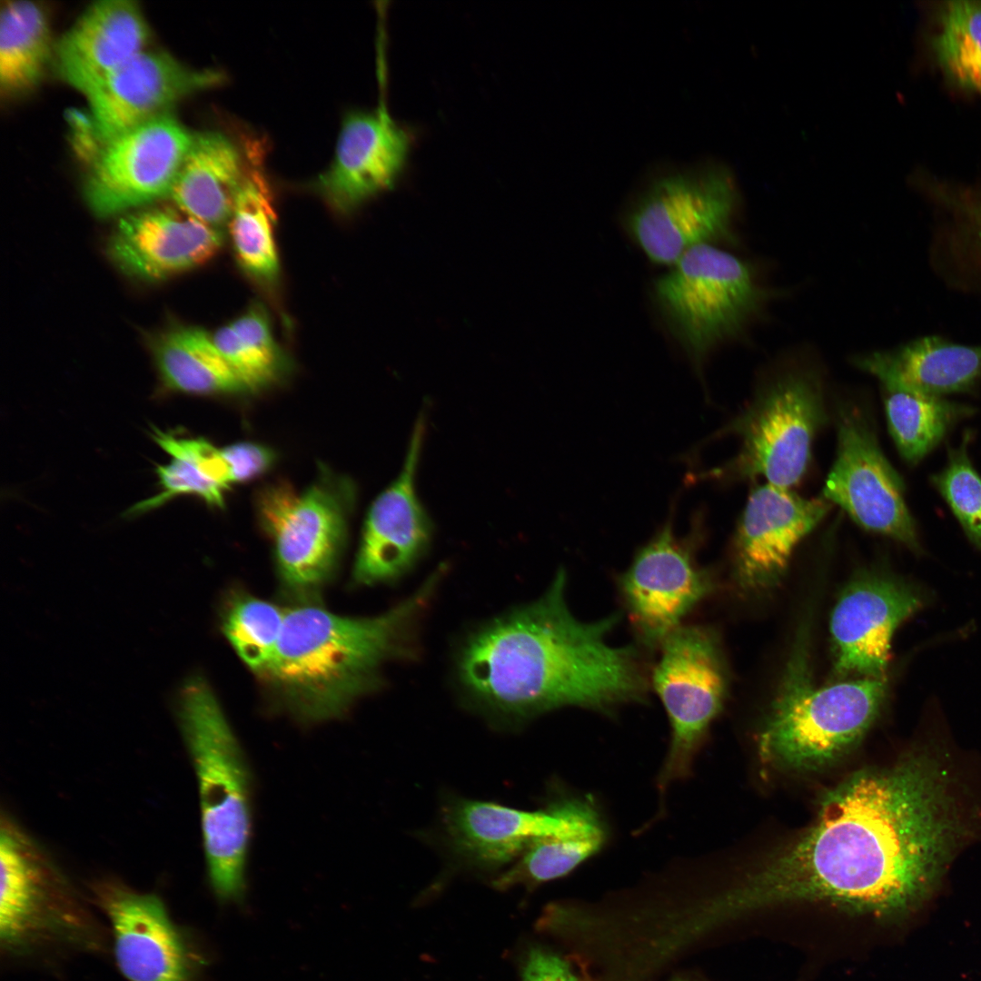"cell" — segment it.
<instances>
[{
	"label": "cell",
	"mask_w": 981,
	"mask_h": 981,
	"mask_svg": "<svg viewBox=\"0 0 981 981\" xmlns=\"http://www.w3.org/2000/svg\"><path fill=\"white\" fill-rule=\"evenodd\" d=\"M961 830L946 777L929 756L863 771L829 792L813 826L714 902L719 918L795 901L895 917L936 882Z\"/></svg>",
	"instance_id": "cell-1"
},
{
	"label": "cell",
	"mask_w": 981,
	"mask_h": 981,
	"mask_svg": "<svg viewBox=\"0 0 981 981\" xmlns=\"http://www.w3.org/2000/svg\"><path fill=\"white\" fill-rule=\"evenodd\" d=\"M560 570L536 600L471 634L458 657V679L485 711L521 720L574 706L611 712L646 698L649 680L633 646L610 645L619 617L584 621L567 603Z\"/></svg>",
	"instance_id": "cell-2"
},
{
	"label": "cell",
	"mask_w": 981,
	"mask_h": 981,
	"mask_svg": "<svg viewBox=\"0 0 981 981\" xmlns=\"http://www.w3.org/2000/svg\"><path fill=\"white\" fill-rule=\"evenodd\" d=\"M444 569L375 617H343L316 606L290 609L262 674L298 717L319 721L341 715L357 698L378 688L386 661L416 654L420 621Z\"/></svg>",
	"instance_id": "cell-3"
},
{
	"label": "cell",
	"mask_w": 981,
	"mask_h": 981,
	"mask_svg": "<svg viewBox=\"0 0 981 981\" xmlns=\"http://www.w3.org/2000/svg\"><path fill=\"white\" fill-rule=\"evenodd\" d=\"M177 690L178 719L198 779L211 884L221 900L238 901L250 836L249 772L209 683L193 676Z\"/></svg>",
	"instance_id": "cell-4"
},
{
	"label": "cell",
	"mask_w": 981,
	"mask_h": 981,
	"mask_svg": "<svg viewBox=\"0 0 981 981\" xmlns=\"http://www.w3.org/2000/svg\"><path fill=\"white\" fill-rule=\"evenodd\" d=\"M887 680L858 678L813 684L805 641H798L759 737L762 756L789 768H819L855 744L884 703Z\"/></svg>",
	"instance_id": "cell-5"
},
{
	"label": "cell",
	"mask_w": 981,
	"mask_h": 981,
	"mask_svg": "<svg viewBox=\"0 0 981 981\" xmlns=\"http://www.w3.org/2000/svg\"><path fill=\"white\" fill-rule=\"evenodd\" d=\"M827 421L819 372L801 364L782 368L723 429L738 437L741 446L708 476L733 481L763 477L768 483L791 489L804 477L814 438Z\"/></svg>",
	"instance_id": "cell-6"
},
{
	"label": "cell",
	"mask_w": 981,
	"mask_h": 981,
	"mask_svg": "<svg viewBox=\"0 0 981 981\" xmlns=\"http://www.w3.org/2000/svg\"><path fill=\"white\" fill-rule=\"evenodd\" d=\"M670 332L697 363L738 335L767 299L748 263L714 244L689 250L653 284Z\"/></svg>",
	"instance_id": "cell-7"
},
{
	"label": "cell",
	"mask_w": 981,
	"mask_h": 981,
	"mask_svg": "<svg viewBox=\"0 0 981 981\" xmlns=\"http://www.w3.org/2000/svg\"><path fill=\"white\" fill-rule=\"evenodd\" d=\"M659 647L651 680L671 728L657 779L659 790L665 792L690 775L698 749L723 705L727 675L718 639L704 626H680Z\"/></svg>",
	"instance_id": "cell-8"
},
{
	"label": "cell",
	"mask_w": 981,
	"mask_h": 981,
	"mask_svg": "<svg viewBox=\"0 0 981 981\" xmlns=\"http://www.w3.org/2000/svg\"><path fill=\"white\" fill-rule=\"evenodd\" d=\"M738 199L725 168L670 174L640 197L627 216V229L650 262L670 267L691 248L731 234Z\"/></svg>",
	"instance_id": "cell-9"
},
{
	"label": "cell",
	"mask_w": 981,
	"mask_h": 981,
	"mask_svg": "<svg viewBox=\"0 0 981 981\" xmlns=\"http://www.w3.org/2000/svg\"><path fill=\"white\" fill-rule=\"evenodd\" d=\"M670 515L635 554L619 579L626 611L640 642L659 647L709 593L711 580L696 560L701 515L685 536L674 530Z\"/></svg>",
	"instance_id": "cell-10"
},
{
	"label": "cell",
	"mask_w": 981,
	"mask_h": 981,
	"mask_svg": "<svg viewBox=\"0 0 981 981\" xmlns=\"http://www.w3.org/2000/svg\"><path fill=\"white\" fill-rule=\"evenodd\" d=\"M352 494L349 485L329 481L302 492L282 482L262 490L258 516L287 584L311 588L332 573L344 544Z\"/></svg>",
	"instance_id": "cell-11"
},
{
	"label": "cell",
	"mask_w": 981,
	"mask_h": 981,
	"mask_svg": "<svg viewBox=\"0 0 981 981\" xmlns=\"http://www.w3.org/2000/svg\"><path fill=\"white\" fill-rule=\"evenodd\" d=\"M822 496L858 526L919 550L902 479L883 454L876 433L857 407L842 406L837 418V453Z\"/></svg>",
	"instance_id": "cell-12"
},
{
	"label": "cell",
	"mask_w": 981,
	"mask_h": 981,
	"mask_svg": "<svg viewBox=\"0 0 981 981\" xmlns=\"http://www.w3.org/2000/svg\"><path fill=\"white\" fill-rule=\"evenodd\" d=\"M193 134L166 114L96 147L84 186L90 208L106 217L169 196Z\"/></svg>",
	"instance_id": "cell-13"
},
{
	"label": "cell",
	"mask_w": 981,
	"mask_h": 981,
	"mask_svg": "<svg viewBox=\"0 0 981 981\" xmlns=\"http://www.w3.org/2000/svg\"><path fill=\"white\" fill-rule=\"evenodd\" d=\"M447 843L477 869H495L518 858L533 840L597 832L602 824L589 799L560 798L535 811L491 802L451 799L443 811Z\"/></svg>",
	"instance_id": "cell-14"
},
{
	"label": "cell",
	"mask_w": 981,
	"mask_h": 981,
	"mask_svg": "<svg viewBox=\"0 0 981 981\" xmlns=\"http://www.w3.org/2000/svg\"><path fill=\"white\" fill-rule=\"evenodd\" d=\"M0 939L8 952L86 937L90 923L31 842L9 822L0 837Z\"/></svg>",
	"instance_id": "cell-15"
},
{
	"label": "cell",
	"mask_w": 981,
	"mask_h": 981,
	"mask_svg": "<svg viewBox=\"0 0 981 981\" xmlns=\"http://www.w3.org/2000/svg\"><path fill=\"white\" fill-rule=\"evenodd\" d=\"M223 79L218 71L193 69L167 53L144 50L85 94L92 139L98 147Z\"/></svg>",
	"instance_id": "cell-16"
},
{
	"label": "cell",
	"mask_w": 981,
	"mask_h": 981,
	"mask_svg": "<svg viewBox=\"0 0 981 981\" xmlns=\"http://www.w3.org/2000/svg\"><path fill=\"white\" fill-rule=\"evenodd\" d=\"M922 603L916 587L893 576L866 572L857 577L831 614L836 672L886 679L893 634Z\"/></svg>",
	"instance_id": "cell-17"
},
{
	"label": "cell",
	"mask_w": 981,
	"mask_h": 981,
	"mask_svg": "<svg viewBox=\"0 0 981 981\" xmlns=\"http://www.w3.org/2000/svg\"><path fill=\"white\" fill-rule=\"evenodd\" d=\"M423 416L416 422L397 479L372 503L366 515L353 578L362 585L397 580L429 549L432 523L416 492V474L424 438Z\"/></svg>",
	"instance_id": "cell-18"
},
{
	"label": "cell",
	"mask_w": 981,
	"mask_h": 981,
	"mask_svg": "<svg viewBox=\"0 0 981 981\" xmlns=\"http://www.w3.org/2000/svg\"><path fill=\"white\" fill-rule=\"evenodd\" d=\"M822 495L806 499L791 489L764 483L750 491L733 542L736 576L748 590L776 585L799 543L827 515Z\"/></svg>",
	"instance_id": "cell-19"
},
{
	"label": "cell",
	"mask_w": 981,
	"mask_h": 981,
	"mask_svg": "<svg viewBox=\"0 0 981 981\" xmlns=\"http://www.w3.org/2000/svg\"><path fill=\"white\" fill-rule=\"evenodd\" d=\"M411 145L409 132L385 108L349 114L333 159L316 183L320 194L336 213H350L395 183Z\"/></svg>",
	"instance_id": "cell-20"
},
{
	"label": "cell",
	"mask_w": 981,
	"mask_h": 981,
	"mask_svg": "<svg viewBox=\"0 0 981 981\" xmlns=\"http://www.w3.org/2000/svg\"><path fill=\"white\" fill-rule=\"evenodd\" d=\"M115 961L128 981H195L198 959L162 900L109 887L100 894Z\"/></svg>",
	"instance_id": "cell-21"
},
{
	"label": "cell",
	"mask_w": 981,
	"mask_h": 981,
	"mask_svg": "<svg viewBox=\"0 0 981 981\" xmlns=\"http://www.w3.org/2000/svg\"><path fill=\"white\" fill-rule=\"evenodd\" d=\"M221 228L174 207H161L123 217L112 233L108 254L125 274L156 282L195 268L212 259L223 242Z\"/></svg>",
	"instance_id": "cell-22"
},
{
	"label": "cell",
	"mask_w": 981,
	"mask_h": 981,
	"mask_svg": "<svg viewBox=\"0 0 981 981\" xmlns=\"http://www.w3.org/2000/svg\"><path fill=\"white\" fill-rule=\"evenodd\" d=\"M148 26L138 5L102 0L88 6L54 48L62 78L84 94L144 51Z\"/></svg>",
	"instance_id": "cell-23"
},
{
	"label": "cell",
	"mask_w": 981,
	"mask_h": 981,
	"mask_svg": "<svg viewBox=\"0 0 981 981\" xmlns=\"http://www.w3.org/2000/svg\"><path fill=\"white\" fill-rule=\"evenodd\" d=\"M854 363L882 386L941 397L972 388L981 378V346L926 336L891 352L857 357Z\"/></svg>",
	"instance_id": "cell-24"
},
{
	"label": "cell",
	"mask_w": 981,
	"mask_h": 981,
	"mask_svg": "<svg viewBox=\"0 0 981 981\" xmlns=\"http://www.w3.org/2000/svg\"><path fill=\"white\" fill-rule=\"evenodd\" d=\"M246 169L247 159L223 134L194 133L169 196L181 211L222 229L229 223Z\"/></svg>",
	"instance_id": "cell-25"
},
{
	"label": "cell",
	"mask_w": 981,
	"mask_h": 981,
	"mask_svg": "<svg viewBox=\"0 0 981 981\" xmlns=\"http://www.w3.org/2000/svg\"><path fill=\"white\" fill-rule=\"evenodd\" d=\"M153 438L171 460L156 467L161 491L135 504L130 514L149 511L181 495H193L211 506L223 507L225 490L233 481L223 448L203 438L180 437L158 429L154 430Z\"/></svg>",
	"instance_id": "cell-26"
},
{
	"label": "cell",
	"mask_w": 981,
	"mask_h": 981,
	"mask_svg": "<svg viewBox=\"0 0 981 981\" xmlns=\"http://www.w3.org/2000/svg\"><path fill=\"white\" fill-rule=\"evenodd\" d=\"M153 351L161 381L169 391L194 395L250 392L213 335L200 328H174L154 342Z\"/></svg>",
	"instance_id": "cell-27"
},
{
	"label": "cell",
	"mask_w": 981,
	"mask_h": 981,
	"mask_svg": "<svg viewBox=\"0 0 981 981\" xmlns=\"http://www.w3.org/2000/svg\"><path fill=\"white\" fill-rule=\"evenodd\" d=\"M259 158L250 157L243 183L228 223L235 257L248 276L263 287L280 277L275 240L276 213Z\"/></svg>",
	"instance_id": "cell-28"
},
{
	"label": "cell",
	"mask_w": 981,
	"mask_h": 981,
	"mask_svg": "<svg viewBox=\"0 0 981 981\" xmlns=\"http://www.w3.org/2000/svg\"><path fill=\"white\" fill-rule=\"evenodd\" d=\"M52 54L49 21L30 1L3 2L0 13V87L7 96L33 87Z\"/></svg>",
	"instance_id": "cell-29"
},
{
	"label": "cell",
	"mask_w": 981,
	"mask_h": 981,
	"mask_svg": "<svg viewBox=\"0 0 981 981\" xmlns=\"http://www.w3.org/2000/svg\"><path fill=\"white\" fill-rule=\"evenodd\" d=\"M930 47L945 78L981 97V1H945L934 10Z\"/></svg>",
	"instance_id": "cell-30"
},
{
	"label": "cell",
	"mask_w": 981,
	"mask_h": 981,
	"mask_svg": "<svg viewBox=\"0 0 981 981\" xmlns=\"http://www.w3.org/2000/svg\"><path fill=\"white\" fill-rule=\"evenodd\" d=\"M889 432L902 458L917 463L944 438L968 408L941 397L882 386Z\"/></svg>",
	"instance_id": "cell-31"
},
{
	"label": "cell",
	"mask_w": 981,
	"mask_h": 981,
	"mask_svg": "<svg viewBox=\"0 0 981 981\" xmlns=\"http://www.w3.org/2000/svg\"><path fill=\"white\" fill-rule=\"evenodd\" d=\"M605 832L546 837L533 840L517 862L493 882L497 888L533 887L562 877L601 847Z\"/></svg>",
	"instance_id": "cell-32"
},
{
	"label": "cell",
	"mask_w": 981,
	"mask_h": 981,
	"mask_svg": "<svg viewBox=\"0 0 981 981\" xmlns=\"http://www.w3.org/2000/svg\"><path fill=\"white\" fill-rule=\"evenodd\" d=\"M285 612L250 596L237 599L223 618V632L241 659L263 673L274 654Z\"/></svg>",
	"instance_id": "cell-33"
},
{
	"label": "cell",
	"mask_w": 981,
	"mask_h": 981,
	"mask_svg": "<svg viewBox=\"0 0 981 981\" xmlns=\"http://www.w3.org/2000/svg\"><path fill=\"white\" fill-rule=\"evenodd\" d=\"M964 444L951 452L934 481L968 539L981 549V476L972 466Z\"/></svg>",
	"instance_id": "cell-34"
},
{
	"label": "cell",
	"mask_w": 981,
	"mask_h": 981,
	"mask_svg": "<svg viewBox=\"0 0 981 981\" xmlns=\"http://www.w3.org/2000/svg\"><path fill=\"white\" fill-rule=\"evenodd\" d=\"M213 338L215 345L249 391L277 383L289 366L275 363L255 347L243 340L231 323L218 329Z\"/></svg>",
	"instance_id": "cell-35"
},
{
	"label": "cell",
	"mask_w": 981,
	"mask_h": 981,
	"mask_svg": "<svg viewBox=\"0 0 981 981\" xmlns=\"http://www.w3.org/2000/svg\"><path fill=\"white\" fill-rule=\"evenodd\" d=\"M223 450L233 483L253 480L263 474L272 465L275 458L269 448L254 442H238Z\"/></svg>",
	"instance_id": "cell-36"
},
{
	"label": "cell",
	"mask_w": 981,
	"mask_h": 981,
	"mask_svg": "<svg viewBox=\"0 0 981 981\" xmlns=\"http://www.w3.org/2000/svg\"><path fill=\"white\" fill-rule=\"evenodd\" d=\"M522 981H578L570 966L560 957L540 949L530 953Z\"/></svg>",
	"instance_id": "cell-37"
},
{
	"label": "cell",
	"mask_w": 981,
	"mask_h": 981,
	"mask_svg": "<svg viewBox=\"0 0 981 981\" xmlns=\"http://www.w3.org/2000/svg\"><path fill=\"white\" fill-rule=\"evenodd\" d=\"M953 198L956 199L954 203L966 214L974 227L976 240L981 244V189L956 193Z\"/></svg>",
	"instance_id": "cell-38"
}]
</instances>
